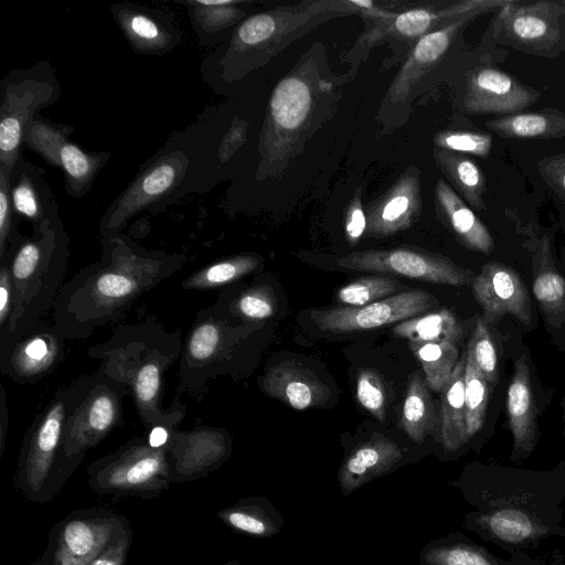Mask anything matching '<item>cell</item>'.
Returning <instances> with one entry per match:
<instances>
[{"instance_id": "6da1fadb", "label": "cell", "mask_w": 565, "mask_h": 565, "mask_svg": "<svg viewBox=\"0 0 565 565\" xmlns=\"http://www.w3.org/2000/svg\"><path fill=\"white\" fill-rule=\"evenodd\" d=\"M181 254L147 249L122 234L102 237L99 260L65 282L52 308L53 323L67 340H86L120 320L146 292L178 273Z\"/></svg>"}, {"instance_id": "7a4b0ae2", "label": "cell", "mask_w": 565, "mask_h": 565, "mask_svg": "<svg viewBox=\"0 0 565 565\" xmlns=\"http://www.w3.org/2000/svg\"><path fill=\"white\" fill-rule=\"evenodd\" d=\"M350 74L337 75L322 43H315L275 86L259 138L263 162L271 173L295 158L330 119Z\"/></svg>"}, {"instance_id": "3957f363", "label": "cell", "mask_w": 565, "mask_h": 565, "mask_svg": "<svg viewBox=\"0 0 565 565\" xmlns=\"http://www.w3.org/2000/svg\"><path fill=\"white\" fill-rule=\"evenodd\" d=\"M182 332L169 330L153 317L119 324L111 337L88 349L99 360L98 372L128 387L146 430L183 420L186 406L175 396L169 408L162 405L164 373L181 358Z\"/></svg>"}, {"instance_id": "277c9868", "label": "cell", "mask_w": 565, "mask_h": 565, "mask_svg": "<svg viewBox=\"0 0 565 565\" xmlns=\"http://www.w3.org/2000/svg\"><path fill=\"white\" fill-rule=\"evenodd\" d=\"M472 492L478 510L469 526L512 554L550 536L565 537V479L490 477Z\"/></svg>"}, {"instance_id": "5b68a950", "label": "cell", "mask_w": 565, "mask_h": 565, "mask_svg": "<svg viewBox=\"0 0 565 565\" xmlns=\"http://www.w3.org/2000/svg\"><path fill=\"white\" fill-rule=\"evenodd\" d=\"M70 238L62 221L31 236L20 235L0 258L9 267L13 309L3 349L36 324L53 308L63 287Z\"/></svg>"}, {"instance_id": "8992f818", "label": "cell", "mask_w": 565, "mask_h": 565, "mask_svg": "<svg viewBox=\"0 0 565 565\" xmlns=\"http://www.w3.org/2000/svg\"><path fill=\"white\" fill-rule=\"evenodd\" d=\"M361 14L353 0L301 1L295 6L253 14L232 34L221 60L224 76L231 81L266 64L287 45L327 21Z\"/></svg>"}, {"instance_id": "52a82bcc", "label": "cell", "mask_w": 565, "mask_h": 565, "mask_svg": "<svg viewBox=\"0 0 565 565\" xmlns=\"http://www.w3.org/2000/svg\"><path fill=\"white\" fill-rule=\"evenodd\" d=\"M248 324L226 312L216 302L201 309L188 331L179 360L178 395L202 401L209 380L232 374L246 342Z\"/></svg>"}, {"instance_id": "ba28073f", "label": "cell", "mask_w": 565, "mask_h": 565, "mask_svg": "<svg viewBox=\"0 0 565 565\" xmlns=\"http://www.w3.org/2000/svg\"><path fill=\"white\" fill-rule=\"evenodd\" d=\"M128 395L124 384L98 371L88 374L85 392L65 422L53 480L72 473L89 449L122 425Z\"/></svg>"}, {"instance_id": "9c48e42d", "label": "cell", "mask_w": 565, "mask_h": 565, "mask_svg": "<svg viewBox=\"0 0 565 565\" xmlns=\"http://www.w3.org/2000/svg\"><path fill=\"white\" fill-rule=\"evenodd\" d=\"M88 374L56 391L28 428L14 476L17 488L30 500H39L53 482L65 422L85 392Z\"/></svg>"}, {"instance_id": "30bf717a", "label": "cell", "mask_w": 565, "mask_h": 565, "mask_svg": "<svg viewBox=\"0 0 565 565\" xmlns=\"http://www.w3.org/2000/svg\"><path fill=\"white\" fill-rule=\"evenodd\" d=\"M168 449L134 437L88 466V486L100 495L158 497L171 483Z\"/></svg>"}, {"instance_id": "8fae6325", "label": "cell", "mask_w": 565, "mask_h": 565, "mask_svg": "<svg viewBox=\"0 0 565 565\" xmlns=\"http://www.w3.org/2000/svg\"><path fill=\"white\" fill-rule=\"evenodd\" d=\"M479 14L459 18L420 38L407 53L380 105L383 125H404L414 100L427 90L462 29Z\"/></svg>"}, {"instance_id": "7c38bea8", "label": "cell", "mask_w": 565, "mask_h": 565, "mask_svg": "<svg viewBox=\"0 0 565 565\" xmlns=\"http://www.w3.org/2000/svg\"><path fill=\"white\" fill-rule=\"evenodd\" d=\"M60 84L51 66L39 63L12 71L1 82L0 171L10 175L21 156L28 125L39 110L58 99Z\"/></svg>"}, {"instance_id": "4fadbf2b", "label": "cell", "mask_w": 565, "mask_h": 565, "mask_svg": "<svg viewBox=\"0 0 565 565\" xmlns=\"http://www.w3.org/2000/svg\"><path fill=\"white\" fill-rule=\"evenodd\" d=\"M512 1L467 0L446 7H419L397 12L391 18L373 19L372 26L359 39L355 46L348 52L354 60L358 54L367 53L373 46L383 42L388 44H407L411 49L424 35L438 30L452 21L480 14L495 7H507Z\"/></svg>"}, {"instance_id": "5bb4252c", "label": "cell", "mask_w": 565, "mask_h": 565, "mask_svg": "<svg viewBox=\"0 0 565 565\" xmlns=\"http://www.w3.org/2000/svg\"><path fill=\"white\" fill-rule=\"evenodd\" d=\"M190 168L182 150L166 152L149 163L113 202L100 220L102 237L119 235L128 221L180 185Z\"/></svg>"}, {"instance_id": "9a60e30c", "label": "cell", "mask_w": 565, "mask_h": 565, "mask_svg": "<svg viewBox=\"0 0 565 565\" xmlns=\"http://www.w3.org/2000/svg\"><path fill=\"white\" fill-rule=\"evenodd\" d=\"M337 264L345 269L394 274L449 286L468 285L473 279L470 270L447 257L405 246L354 252L339 258Z\"/></svg>"}, {"instance_id": "2e32d148", "label": "cell", "mask_w": 565, "mask_h": 565, "mask_svg": "<svg viewBox=\"0 0 565 565\" xmlns=\"http://www.w3.org/2000/svg\"><path fill=\"white\" fill-rule=\"evenodd\" d=\"M437 300L425 290H409L362 307H337L315 310L311 319L321 331L343 333L362 331L402 322L417 317L434 306Z\"/></svg>"}, {"instance_id": "e0dca14e", "label": "cell", "mask_w": 565, "mask_h": 565, "mask_svg": "<svg viewBox=\"0 0 565 565\" xmlns=\"http://www.w3.org/2000/svg\"><path fill=\"white\" fill-rule=\"evenodd\" d=\"M125 521L124 516L100 510L70 514L52 531L51 565H88Z\"/></svg>"}, {"instance_id": "ac0fdd59", "label": "cell", "mask_w": 565, "mask_h": 565, "mask_svg": "<svg viewBox=\"0 0 565 565\" xmlns=\"http://www.w3.org/2000/svg\"><path fill=\"white\" fill-rule=\"evenodd\" d=\"M231 436L212 426L173 430L167 452L171 482H184L207 476L231 455Z\"/></svg>"}, {"instance_id": "d6986e66", "label": "cell", "mask_w": 565, "mask_h": 565, "mask_svg": "<svg viewBox=\"0 0 565 565\" xmlns=\"http://www.w3.org/2000/svg\"><path fill=\"white\" fill-rule=\"evenodd\" d=\"M65 340L67 339L54 323L41 321L0 349V371L15 383H34L63 360Z\"/></svg>"}, {"instance_id": "ffe728a7", "label": "cell", "mask_w": 565, "mask_h": 565, "mask_svg": "<svg viewBox=\"0 0 565 565\" xmlns=\"http://www.w3.org/2000/svg\"><path fill=\"white\" fill-rule=\"evenodd\" d=\"M475 299L483 310V319L489 324L505 315L520 322L532 321V302L523 279L511 267L490 262L482 266L471 281Z\"/></svg>"}, {"instance_id": "44dd1931", "label": "cell", "mask_w": 565, "mask_h": 565, "mask_svg": "<svg viewBox=\"0 0 565 565\" xmlns=\"http://www.w3.org/2000/svg\"><path fill=\"white\" fill-rule=\"evenodd\" d=\"M540 98L532 87L492 67H477L466 79L462 108L468 114L512 115Z\"/></svg>"}, {"instance_id": "7402d4cb", "label": "cell", "mask_w": 565, "mask_h": 565, "mask_svg": "<svg viewBox=\"0 0 565 565\" xmlns=\"http://www.w3.org/2000/svg\"><path fill=\"white\" fill-rule=\"evenodd\" d=\"M422 213L420 171L409 166L366 210V234L386 237L409 228Z\"/></svg>"}, {"instance_id": "603a6c76", "label": "cell", "mask_w": 565, "mask_h": 565, "mask_svg": "<svg viewBox=\"0 0 565 565\" xmlns=\"http://www.w3.org/2000/svg\"><path fill=\"white\" fill-rule=\"evenodd\" d=\"M9 180L14 215L30 222L33 232L61 220L54 193L42 168L32 164L21 154Z\"/></svg>"}, {"instance_id": "cb8c5ba5", "label": "cell", "mask_w": 565, "mask_h": 565, "mask_svg": "<svg viewBox=\"0 0 565 565\" xmlns=\"http://www.w3.org/2000/svg\"><path fill=\"white\" fill-rule=\"evenodd\" d=\"M531 375L527 359L520 356L514 362L507 391V415L513 437L511 458L514 461L525 459L539 439L537 408Z\"/></svg>"}, {"instance_id": "d4e9b609", "label": "cell", "mask_w": 565, "mask_h": 565, "mask_svg": "<svg viewBox=\"0 0 565 565\" xmlns=\"http://www.w3.org/2000/svg\"><path fill=\"white\" fill-rule=\"evenodd\" d=\"M113 12L136 52L163 54L180 41L178 28L159 11L122 4L113 8Z\"/></svg>"}, {"instance_id": "484cf974", "label": "cell", "mask_w": 565, "mask_h": 565, "mask_svg": "<svg viewBox=\"0 0 565 565\" xmlns=\"http://www.w3.org/2000/svg\"><path fill=\"white\" fill-rule=\"evenodd\" d=\"M262 390L297 411L319 406L330 397V388L309 369L291 361L270 367L260 381Z\"/></svg>"}, {"instance_id": "4316f807", "label": "cell", "mask_w": 565, "mask_h": 565, "mask_svg": "<svg viewBox=\"0 0 565 565\" xmlns=\"http://www.w3.org/2000/svg\"><path fill=\"white\" fill-rule=\"evenodd\" d=\"M436 215L468 248L489 255L494 246L487 226L450 186L439 178L434 189Z\"/></svg>"}, {"instance_id": "83f0119b", "label": "cell", "mask_w": 565, "mask_h": 565, "mask_svg": "<svg viewBox=\"0 0 565 565\" xmlns=\"http://www.w3.org/2000/svg\"><path fill=\"white\" fill-rule=\"evenodd\" d=\"M402 456L396 443L382 434H375L348 456L339 473L340 483L345 492H351L391 469Z\"/></svg>"}, {"instance_id": "f1b7e54d", "label": "cell", "mask_w": 565, "mask_h": 565, "mask_svg": "<svg viewBox=\"0 0 565 565\" xmlns=\"http://www.w3.org/2000/svg\"><path fill=\"white\" fill-rule=\"evenodd\" d=\"M533 295L545 321L554 329L565 323V279L556 268L550 241L543 237L533 257Z\"/></svg>"}, {"instance_id": "f546056e", "label": "cell", "mask_w": 565, "mask_h": 565, "mask_svg": "<svg viewBox=\"0 0 565 565\" xmlns=\"http://www.w3.org/2000/svg\"><path fill=\"white\" fill-rule=\"evenodd\" d=\"M466 355L463 352L448 383L440 392L439 436L447 451H456L469 440L465 401Z\"/></svg>"}, {"instance_id": "4dcf8cb0", "label": "cell", "mask_w": 565, "mask_h": 565, "mask_svg": "<svg viewBox=\"0 0 565 565\" xmlns=\"http://www.w3.org/2000/svg\"><path fill=\"white\" fill-rule=\"evenodd\" d=\"M425 559L430 565H565L563 555L547 558H533L526 552H515L510 559L500 558L484 547L462 541L425 553Z\"/></svg>"}, {"instance_id": "1f68e13d", "label": "cell", "mask_w": 565, "mask_h": 565, "mask_svg": "<svg viewBox=\"0 0 565 565\" xmlns=\"http://www.w3.org/2000/svg\"><path fill=\"white\" fill-rule=\"evenodd\" d=\"M487 127L504 138L545 139L565 136V113L545 109L512 114L487 121Z\"/></svg>"}, {"instance_id": "d6a6232c", "label": "cell", "mask_w": 565, "mask_h": 565, "mask_svg": "<svg viewBox=\"0 0 565 565\" xmlns=\"http://www.w3.org/2000/svg\"><path fill=\"white\" fill-rule=\"evenodd\" d=\"M514 4L512 1L503 8L504 30L514 40L524 44H541L556 34L551 8L553 3L536 2L520 8Z\"/></svg>"}, {"instance_id": "836d02e7", "label": "cell", "mask_w": 565, "mask_h": 565, "mask_svg": "<svg viewBox=\"0 0 565 565\" xmlns=\"http://www.w3.org/2000/svg\"><path fill=\"white\" fill-rule=\"evenodd\" d=\"M263 259L255 254L228 256L198 268L181 282L184 290H210L231 286L254 273Z\"/></svg>"}, {"instance_id": "e575fe53", "label": "cell", "mask_w": 565, "mask_h": 565, "mask_svg": "<svg viewBox=\"0 0 565 565\" xmlns=\"http://www.w3.org/2000/svg\"><path fill=\"white\" fill-rule=\"evenodd\" d=\"M393 333L414 343L449 342L457 345L463 328L452 311L440 309L399 322L393 328Z\"/></svg>"}, {"instance_id": "d590c367", "label": "cell", "mask_w": 565, "mask_h": 565, "mask_svg": "<svg viewBox=\"0 0 565 565\" xmlns=\"http://www.w3.org/2000/svg\"><path fill=\"white\" fill-rule=\"evenodd\" d=\"M434 158L438 169L468 204L475 210H483L484 175L480 168L465 154L445 149L435 148Z\"/></svg>"}, {"instance_id": "8d00e7d4", "label": "cell", "mask_w": 565, "mask_h": 565, "mask_svg": "<svg viewBox=\"0 0 565 565\" xmlns=\"http://www.w3.org/2000/svg\"><path fill=\"white\" fill-rule=\"evenodd\" d=\"M401 427L415 443H422L436 425L434 403L427 382L416 371L408 381L402 413Z\"/></svg>"}, {"instance_id": "74e56055", "label": "cell", "mask_w": 565, "mask_h": 565, "mask_svg": "<svg viewBox=\"0 0 565 565\" xmlns=\"http://www.w3.org/2000/svg\"><path fill=\"white\" fill-rule=\"evenodd\" d=\"M109 153L89 152L67 140L60 149L61 169L70 195L82 198L90 189L100 169L108 161Z\"/></svg>"}, {"instance_id": "f35d334b", "label": "cell", "mask_w": 565, "mask_h": 565, "mask_svg": "<svg viewBox=\"0 0 565 565\" xmlns=\"http://www.w3.org/2000/svg\"><path fill=\"white\" fill-rule=\"evenodd\" d=\"M216 303L231 316L245 322L270 318L276 312V296L271 286L257 284L237 294L220 292Z\"/></svg>"}, {"instance_id": "ab89813d", "label": "cell", "mask_w": 565, "mask_h": 565, "mask_svg": "<svg viewBox=\"0 0 565 565\" xmlns=\"http://www.w3.org/2000/svg\"><path fill=\"white\" fill-rule=\"evenodd\" d=\"M409 348L422 365L427 385L433 391L440 393L458 363L457 345L449 342H409Z\"/></svg>"}, {"instance_id": "60d3db41", "label": "cell", "mask_w": 565, "mask_h": 565, "mask_svg": "<svg viewBox=\"0 0 565 565\" xmlns=\"http://www.w3.org/2000/svg\"><path fill=\"white\" fill-rule=\"evenodd\" d=\"M71 131L70 126L35 117L26 127L23 146L40 153L52 167L61 168L60 149L68 140Z\"/></svg>"}, {"instance_id": "b9f144b4", "label": "cell", "mask_w": 565, "mask_h": 565, "mask_svg": "<svg viewBox=\"0 0 565 565\" xmlns=\"http://www.w3.org/2000/svg\"><path fill=\"white\" fill-rule=\"evenodd\" d=\"M195 26L212 34L242 22L246 12L237 7L239 0H194L186 2Z\"/></svg>"}, {"instance_id": "7bdbcfd3", "label": "cell", "mask_w": 565, "mask_h": 565, "mask_svg": "<svg viewBox=\"0 0 565 565\" xmlns=\"http://www.w3.org/2000/svg\"><path fill=\"white\" fill-rule=\"evenodd\" d=\"M490 387L488 381L466 355L465 401L466 426L469 439L479 433L484 424Z\"/></svg>"}, {"instance_id": "ee69618b", "label": "cell", "mask_w": 565, "mask_h": 565, "mask_svg": "<svg viewBox=\"0 0 565 565\" xmlns=\"http://www.w3.org/2000/svg\"><path fill=\"white\" fill-rule=\"evenodd\" d=\"M489 326L483 317L477 320L466 352L467 358L493 387L499 379V356L497 343Z\"/></svg>"}, {"instance_id": "f6af8a7d", "label": "cell", "mask_w": 565, "mask_h": 565, "mask_svg": "<svg viewBox=\"0 0 565 565\" xmlns=\"http://www.w3.org/2000/svg\"><path fill=\"white\" fill-rule=\"evenodd\" d=\"M398 287V281L392 277L365 276L342 286L337 299L344 307H362L391 297Z\"/></svg>"}, {"instance_id": "bcb514c9", "label": "cell", "mask_w": 565, "mask_h": 565, "mask_svg": "<svg viewBox=\"0 0 565 565\" xmlns=\"http://www.w3.org/2000/svg\"><path fill=\"white\" fill-rule=\"evenodd\" d=\"M217 516L232 529L247 534L266 536L275 531L274 524L258 505L248 501L222 509Z\"/></svg>"}, {"instance_id": "7dc6e473", "label": "cell", "mask_w": 565, "mask_h": 565, "mask_svg": "<svg viewBox=\"0 0 565 565\" xmlns=\"http://www.w3.org/2000/svg\"><path fill=\"white\" fill-rule=\"evenodd\" d=\"M435 148L458 153L487 157L491 150V136L479 131L441 130L434 137Z\"/></svg>"}, {"instance_id": "c3c4849f", "label": "cell", "mask_w": 565, "mask_h": 565, "mask_svg": "<svg viewBox=\"0 0 565 565\" xmlns=\"http://www.w3.org/2000/svg\"><path fill=\"white\" fill-rule=\"evenodd\" d=\"M356 398L377 420L386 419V392L382 377L373 369H363L356 379Z\"/></svg>"}, {"instance_id": "681fc988", "label": "cell", "mask_w": 565, "mask_h": 565, "mask_svg": "<svg viewBox=\"0 0 565 565\" xmlns=\"http://www.w3.org/2000/svg\"><path fill=\"white\" fill-rule=\"evenodd\" d=\"M9 177L0 171V258L21 235L14 222Z\"/></svg>"}, {"instance_id": "f907efd6", "label": "cell", "mask_w": 565, "mask_h": 565, "mask_svg": "<svg viewBox=\"0 0 565 565\" xmlns=\"http://www.w3.org/2000/svg\"><path fill=\"white\" fill-rule=\"evenodd\" d=\"M132 535L126 520L110 542L96 555L88 565H125Z\"/></svg>"}, {"instance_id": "816d5d0a", "label": "cell", "mask_w": 565, "mask_h": 565, "mask_svg": "<svg viewBox=\"0 0 565 565\" xmlns=\"http://www.w3.org/2000/svg\"><path fill=\"white\" fill-rule=\"evenodd\" d=\"M344 231L349 243L356 244L366 231V215L362 203V189H355L345 210Z\"/></svg>"}, {"instance_id": "f5cc1de1", "label": "cell", "mask_w": 565, "mask_h": 565, "mask_svg": "<svg viewBox=\"0 0 565 565\" xmlns=\"http://www.w3.org/2000/svg\"><path fill=\"white\" fill-rule=\"evenodd\" d=\"M12 309L13 292L9 267L0 264V343L8 337Z\"/></svg>"}, {"instance_id": "db71d44e", "label": "cell", "mask_w": 565, "mask_h": 565, "mask_svg": "<svg viewBox=\"0 0 565 565\" xmlns=\"http://www.w3.org/2000/svg\"><path fill=\"white\" fill-rule=\"evenodd\" d=\"M539 169L545 181L565 201V154L545 158L539 163Z\"/></svg>"}, {"instance_id": "11a10c76", "label": "cell", "mask_w": 565, "mask_h": 565, "mask_svg": "<svg viewBox=\"0 0 565 565\" xmlns=\"http://www.w3.org/2000/svg\"><path fill=\"white\" fill-rule=\"evenodd\" d=\"M0 457H2L9 428V411L3 385L0 387Z\"/></svg>"}, {"instance_id": "9f6ffc18", "label": "cell", "mask_w": 565, "mask_h": 565, "mask_svg": "<svg viewBox=\"0 0 565 565\" xmlns=\"http://www.w3.org/2000/svg\"><path fill=\"white\" fill-rule=\"evenodd\" d=\"M33 565H51V556L49 555V551Z\"/></svg>"}, {"instance_id": "6f0895ef", "label": "cell", "mask_w": 565, "mask_h": 565, "mask_svg": "<svg viewBox=\"0 0 565 565\" xmlns=\"http://www.w3.org/2000/svg\"><path fill=\"white\" fill-rule=\"evenodd\" d=\"M226 565H238L237 562H230Z\"/></svg>"}, {"instance_id": "680465c9", "label": "cell", "mask_w": 565, "mask_h": 565, "mask_svg": "<svg viewBox=\"0 0 565 565\" xmlns=\"http://www.w3.org/2000/svg\"><path fill=\"white\" fill-rule=\"evenodd\" d=\"M563 404H564V418H565V397H564V402H563ZM564 420H565V419H564Z\"/></svg>"}]
</instances>
